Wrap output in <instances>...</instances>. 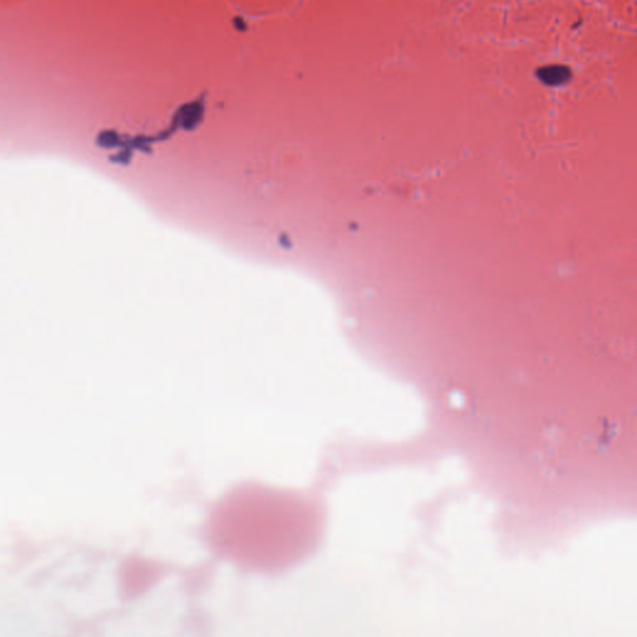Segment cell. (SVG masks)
Segmentation results:
<instances>
[{
	"label": "cell",
	"instance_id": "6da1fadb",
	"mask_svg": "<svg viewBox=\"0 0 637 637\" xmlns=\"http://www.w3.org/2000/svg\"><path fill=\"white\" fill-rule=\"evenodd\" d=\"M535 75L539 81L547 86H561L569 83L573 78L570 67L560 64L539 67Z\"/></svg>",
	"mask_w": 637,
	"mask_h": 637
}]
</instances>
